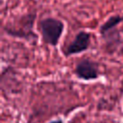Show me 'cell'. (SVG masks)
Here are the masks:
<instances>
[{"mask_svg":"<svg viewBox=\"0 0 123 123\" xmlns=\"http://www.w3.org/2000/svg\"><path fill=\"white\" fill-rule=\"evenodd\" d=\"M48 123H63V121H62V119H60V118H58V119H55V120H52V121H50V122H48Z\"/></svg>","mask_w":123,"mask_h":123,"instance_id":"7","label":"cell"},{"mask_svg":"<svg viewBox=\"0 0 123 123\" xmlns=\"http://www.w3.org/2000/svg\"><path fill=\"white\" fill-rule=\"evenodd\" d=\"M106 44V51L109 54H112L116 51L118 46L121 44V36L117 29L110 31L101 37Z\"/></svg>","mask_w":123,"mask_h":123,"instance_id":"5","label":"cell"},{"mask_svg":"<svg viewBox=\"0 0 123 123\" xmlns=\"http://www.w3.org/2000/svg\"><path fill=\"white\" fill-rule=\"evenodd\" d=\"M38 30L43 43L56 47L63 34L64 23L56 17H44L38 22Z\"/></svg>","mask_w":123,"mask_h":123,"instance_id":"2","label":"cell"},{"mask_svg":"<svg viewBox=\"0 0 123 123\" xmlns=\"http://www.w3.org/2000/svg\"><path fill=\"white\" fill-rule=\"evenodd\" d=\"M37 18V12H31L21 15L14 23H9L3 27L7 36L12 37L24 39L29 42H35L37 39V34L34 32V24Z\"/></svg>","mask_w":123,"mask_h":123,"instance_id":"1","label":"cell"},{"mask_svg":"<svg viewBox=\"0 0 123 123\" xmlns=\"http://www.w3.org/2000/svg\"><path fill=\"white\" fill-rule=\"evenodd\" d=\"M123 22V15L122 14H113L111 15L100 27H99V33L102 36L109 33L110 31H112L117 28L119 24Z\"/></svg>","mask_w":123,"mask_h":123,"instance_id":"6","label":"cell"},{"mask_svg":"<svg viewBox=\"0 0 123 123\" xmlns=\"http://www.w3.org/2000/svg\"><path fill=\"white\" fill-rule=\"evenodd\" d=\"M90 41H91V35L89 32L79 31L75 35L74 38L63 50L64 56L71 57L86 52L90 46Z\"/></svg>","mask_w":123,"mask_h":123,"instance_id":"4","label":"cell"},{"mask_svg":"<svg viewBox=\"0 0 123 123\" xmlns=\"http://www.w3.org/2000/svg\"><path fill=\"white\" fill-rule=\"evenodd\" d=\"M74 75L83 81L97 80L101 76L99 63L90 59H82L75 65Z\"/></svg>","mask_w":123,"mask_h":123,"instance_id":"3","label":"cell"}]
</instances>
